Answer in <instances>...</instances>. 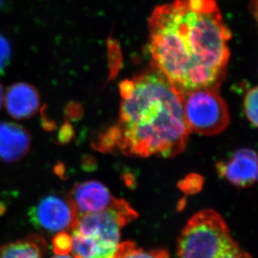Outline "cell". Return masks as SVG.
Wrapping results in <instances>:
<instances>
[{
    "label": "cell",
    "mask_w": 258,
    "mask_h": 258,
    "mask_svg": "<svg viewBox=\"0 0 258 258\" xmlns=\"http://www.w3.org/2000/svg\"><path fill=\"white\" fill-rule=\"evenodd\" d=\"M53 250L55 255H67L72 250V239L68 232H60L53 238Z\"/></svg>",
    "instance_id": "5bb4252c"
},
{
    "label": "cell",
    "mask_w": 258,
    "mask_h": 258,
    "mask_svg": "<svg viewBox=\"0 0 258 258\" xmlns=\"http://www.w3.org/2000/svg\"><path fill=\"white\" fill-rule=\"evenodd\" d=\"M11 57V47L6 38L0 35V72L7 67Z\"/></svg>",
    "instance_id": "9a60e30c"
},
{
    "label": "cell",
    "mask_w": 258,
    "mask_h": 258,
    "mask_svg": "<svg viewBox=\"0 0 258 258\" xmlns=\"http://www.w3.org/2000/svg\"><path fill=\"white\" fill-rule=\"evenodd\" d=\"M120 258H170L165 250L146 251L137 247L136 244L132 241L121 243Z\"/></svg>",
    "instance_id": "7c38bea8"
},
{
    "label": "cell",
    "mask_w": 258,
    "mask_h": 258,
    "mask_svg": "<svg viewBox=\"0 0 258 258\" xmlns=\"http://www.w3.org/2000/svg\"><path fill=\"white\" fill-rule=\"evenodd\" d=\"M249 7L258 25V0H250Z\"/></svg>",
    "instance_id": "2e32d148"
},
{
    "label": "cell",
    "mask_w": 258,
    "mask_h": 258,
    "mask_svg": "<svg viewBox=\"0 0 258 258\" xmlns=\"http://www.w3.org/2000/svg\"><path fill=\"white\" fill-rule=\"evenodd\" d=\"M178 258H252L231 235L226 221L206 209L189 219L178 237Z\"/></svg>",
    "instance_id": "277c9868"
},
{
    "label": "cell",
    "mask_w": 258,
    "mask_h": 258,
    "mask_svg": "<svg viewBox=\"0 0 258 258\" xmlns=\"http://www.w3.org/2000/svg\"><path fill=\"white\" fill-rule=\"evenodd\" d=\"M220 176L238 188H248L258 181V154L250 149L234 152L216 165Z\"/></svg>",
    "instance_id": "52a82bcc"
},
{
    "label": "cell",
    "mask_w": 258,
    "mask_h": 258,
    "mask_svg": "<svg viewBox=\"0 0 258 258\" xmlns=\"http://www.w3.org/2000/svg\"><path fill=\"white\" fill-rule=\"evenodd\" d=\"M243 107L249 122L258 128V86L247 92L244 98Z\"/></svg>",
    "instance_id": "4fadbf2b"
},
{
    "label": "cell",
    "mask_w": 258,
    "mask_h": 258,
    "mask_svg": "<svg viewBox=\"0 0 258 258\" xmlns=\"http://www.w3.org/2000/svg\"><path fill=\"white\" fill-rule=\"evenodd\" d=\"M50 258H79L77 257V256H71L69 254H67V255H55V256H52V257Z\"/></svg>",
    "instance_id": "ac0fdd59"
},
{
    "label": "cell",
    "mask_w": 258,
    "mask_h": 258,
    "mask_svg": "<svg viewBox=\"0 0 258 258\" xmlns=\"http://www.w3.org/2000/svg\"><path fill=\"white\" fill-rule=\"evenodd\" d=\"M40 96L35 87L25 82L11 85L5 92L7 112L15 119H26L36 113L40 107Z\"/></svg>",
    "instance_id": "9c48e42d"
},
{
    "label": "cell",
    "mask_w": 258,
    "mask_h": 258,
    "mask_svg": "<svg viewBox=\"0 0 258 258\" xmlns=\"http://www.w3.org/2000/svg\"><path fill=\"white\" fill-rule=\"evenodd\" d=\"M1 2H2V0H0V5H1Z\"/></svg>",
    "instance_id": "d6986e66"
},
{
    "label": "cell",
    "mask_w": 258,
    "mask_h": 258,
    "mask_svg": "<svg viewBox=\"0 0 258 258\" xmlns=\"http://www.w3.org/2000/svg\"><path fill=\"white\" fill-rule=\"evenodd\" d=\"M30 147V134L15 122H0V159L14 163L27 154Z\"/></svg>",
    "instance_id": "30bf717a"
},
{
    "label": "cell",
    "mask_w": 258,
    "mask_h": 258,
    "mask_svg": "<svg viewBox=\"0 0 258 258\" xmlns=\"http://www.w3.org/2000/svg\"><path fill=\"white\" fill-rule=\"evenodd\" d=\"M77 218L69 200L58 196H45L29 211V219L33 226L48 233L72 231Z\"/></svg>",
    "instance_id": "8992f818"
},
{
    "label": "cell",
    "mask_w": 258,
    "mask_h": 258,
    "mask_svg": "<svg viewBox=\"0 0 258 258\" xmlns=\"http://www.w3.org/2000/svg\"><path fill=\"white\" fill-rule=\"evenodd\" d=\"M122 103L117 124L98 137L102 151L130 156H176L186 147L189 130L183 98L153 68L121 84Z\"/></svg>",
    "instance_id": "7a4b0ae2"
},
{
    "label": "cell",
    "mask_w": 258,
    "mask_h": 258,
    "mask_svg": "<svg viewBox=\"0 0 258 258\" xmlns=\"http://www.w3.org/2000/svg\"><path fill=\"white\" fill-rule=\"evenodd\" d=\"M153 68L182 97L218 88L230 59L231 33L215 0H175L155 8L149 20Z\"/></svg>",
    "instance_id": "6da1fadb"
},
{
    "label": "cell",
    "mask_w": 258,
    "mask_h": 258,
    "mask_svg": "<svg viewBox=\"0 0 258 258\" xmlns=\"http://www.w3.org/2000/svg\"><path fill=\"white\" fill-rule=\"evenodd\" d=\"M47 243L41 236H29L0 246V258H43Z\"/></svg>",
    "instance_id": "8fae6325"
},
{
    "label": "cell",
    "mask_w": 258,
    "mask_h": 258,
    "mask_svg": "<svg viewBox=\"0 0 258 258\" xmlns=\"http://www.w3.org/2000/svg\"><path fill=\"white\" fill-rule=\"evenodd\" d=\"M182 98L184 118L190 132L214 136L228 126V107L217 88L194 90Z\"/></svg>",
    "instance_id": "5b68a950"
},
{
    "label": "cell",
    "mask_w": 258,
    "mask_h": 258,
    "mask_svg": "<svg viewBox=\"0 0 258 258\" xmlns=\"http://www.w3.org/2000/svg\"><path fill=\"white\" fill-rule=\"evenodd\" d=\"M4 102H5V91H4L2 84L0 83V110L2 108Z\"/></svg>",
    "instance_id": "e0dca14e"
},
{
    "label": "cell",
    "mask_w": 258,
    "mask_h": 258,
    "mask_svg": "<svg viewBox=\"0 0 258 258\" xmlns=\"http://www.w3.org/2000/svg\"><path fill=\"white\" fill-rule=\"evenodd\" d=\"M68 200L77 217H80L109 208L116 198L101 182L88 180L75 184Z\"/></svg>",
    "instance_id": "ba28073f"
},
{
    "label": "cell",
    "mask_w": 258,
    "mask_h": 258,
    "mask_svg": "<svg viewBox=\"0 0 258 258\" xmlns=\"http://www.w3.org/2000/svg\"><path fill=\"white\" fill-rule=\"evenodd\" d=\"M137 217L128 202L117 198L104 211L80 216L72 230V252L79 258H120L121 230Z\"/></svg>",
    "instance_id": "3957f363"
}]
</instances>
